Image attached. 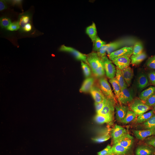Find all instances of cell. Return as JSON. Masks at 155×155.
Returning a JSON list of instances; mask_svg holds the SVG:
<instances>
[{
  "label": "cell",
  "instance_id": "6da1fadb",
  "mask_svg": "<svg viewBox=\"0 0 155 155\" xmlns=\"http://www.w3.org/2000/svg\"><path fill=\"white\" fill-rule=\"evenodd\" d=\"M78 48V37L72 32H62L48 38L44 53L49 62L50 77L64 63L76 58Z\"/></svg>",
  "mask_w": 155,
  "mask_h": 155
},
{
  "label": "cell",
  "instance_id": "7a4b0ae2",
  "mask_svg": "<svg viewBox=\"0 0 155 155\" xmlns=\"http://www.w3.org/2000/svg\"><path fill=\"white\" fill-rule=\"evenodd\" d=\"M28 50L22 45L15 42L2 44L0 48V61L2 67L7 71H15L28 58Z\"/></svg>",
  "mask_w": 155,
  "mask_h": 155
},
{
  "label": "cell",
  "instance_id": "3957f363",
  "mask_svg": "<svg viewBox=\"0 0 155 155\" xmlns=\"http://www.w3.org/2000/svg\"><path fill=\"white\" fill-rule=\"evenodd\" d=\"M50 65L45 54L29 58L17 71L19 75L26 78L40 77L50 73Z\"/></svg>",
  "mask_w": 155,
  "mask_h": 155
},
{
  "label": "cell",
  "instance_id": "277c9868",
  "mask_svg": "<svg viewBox=\"0 0 155 155\" xmlns=\"http://www.w3.org/2000/svg\"><path fill=\"white\" fill-rule=\"evenodd\" d=\"M17 5L11 1L2 0L0 2V27L2 28L17 22L19 18Z\"/></svg>",
  "mask_w": 155,
  "mask_h": 155
},
{
  "label": "cell",
  "instance_id": "5b68a950",
  "mask_svg": "<svg viewBox=\"0 0 155 155\" xmlns=\"http://www.w3.org/2000/svg\"><path fill=\"white\" fill-rule=\"evenodd\" d=\"M80 73L78 61L72 59L64 63L51 78L54 80H72L76 78Z\"/></svg>",
  "mask_w": 155,
  "mask_h": 155
},
{
  "label": "cell",
  "instance_id": "8992f818",
  "mask_svg": "<svg viewBox=\"0 0 155 155\" xmlns=\"http://www.w3.org/2000/svg\"><path fill=\"white\" fill-rule=\"evenodd\" d=\"M21 5L32 13L48 15L53 11L55 8V2L48 1V0L47 1L36 0V1L25 2V3H21Z\"/></svg>",
  "mask_w": 155,
  "mask_h": 155
},
{
  "label": "cell",
  "instance_id": "52a82bcc",
  "mask_svg": "<svg viewBox=\"0 0 155 155\" xmlns=\"http://www.w3.org/2000/svg\"><path fill=\"white\" fill-rule=\"evenodd\" d=\"M148 126H149V127L155 129V114H153V115L152 116V117H151L150 120H149Z\"/></svg>",
  "mask_w": 155,
  "mask_h": 155
}]
</instances>
